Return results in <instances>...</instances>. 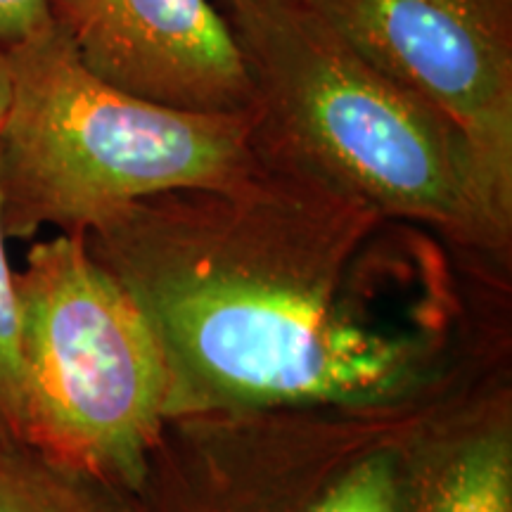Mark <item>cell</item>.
I'll use <instances>...</instances> for the list:
<instances>
[{"mask_svg":"<svg viewBox=\"0 0 512 512\" xmlns=\"http://www.w3.org/2000/svg\"><path fill=\"white\" fill-rule=\"evenodd\" d=\"M439 401V399H434ZM434 401L166 418L128 512H399L401 451Z\"/></svg>","mask_w":512,"mask_h":512,"instance_id":"obj_5","label":"cell"},{"mask_svg":"<svg viewBox=\"0 0 512 512\" xmlns=\"http://www.w3.org/2000/svg\"><path fill=\"white\" fill-rule=\"evenodd\" d=\"M399 512H512L510 361L413 422L401 451Z\"/></svg>","mask_w":512,"mask_h":512,"instance_id":"obj_8","label":"cell"},{"mask_svg":"<svg viewBox=\"0 0 512 512\" xmlns=\"http://www.w3.org/2000/svg\"><path fill=\"white\" fill-rule=\"evenodd\" d=\"M356 53L460 128L512 209V0H304Z\"/></svg>","mask_w":512,"mask_h":512,"instance_id":"obj_6","label":"cell"},{"mask_svg":"<svg viewBox=\"0 0 512 512\" xmlns=\"http://www.w3.org/2000/svg\"><path fill=\"white\" fill-rule=\"evenodd\" d=\"M50 15L121 91L188 112H254L245 53L216 0H50Z\"/></svg>","mask_w":512,"mask_h":512,"instance_id":"obj_7","label":"cell"},{"mask_svg":"<svg viewBox=\"0 0 512 512\" xmlns=\"http://www.w3.org/2000/svg\"><path fill=\"white\" fill-rule=\"evenodd\" d=\"M0 512H128L126 498L27 444L0 441Z\"/></svg>","mask_w":512,"mask_h":512,"instance_id":"obj_9","label":"cell"},{"mask_svg":"<svg viewBox=\"0 0 512 512\" xmlns=\"http://www.w3.org/2000/svg\"><path fill=\"white\" fill-rule=\"evenodd\" d=\"M15 292L24 444L128 494L166 420L157 335L83 235L36 240Z\"/></svg>","mask_w":512,"mask_h":512,"instance_id":"obj_4","label":"cell"},{"mask_svg":"<svg viewBox=\"0 0 512 512\" xmlns=\"http://www.w3.org/2000/svg\"><path fill=\"white\" fill-rule=\"evenodd\" d=\"M83 242L159 339L166 418L418 406L510 361V266L275 157Z\"/></svg>","mask_w":512,"mask_h":512,"instance_id":"obj_1","label":"cell"},{"mask_svg":"<svg viewBox=\"0 0 512 512\" xmlns=\"http://www.w3.org/2000/svg\"><path fill=\"white\" fill-rule=\"evenodd\" d=\"M12 100L0 126L5 238L83 235L143 197L228 185L264 164L254 112L204 114L102 81L55 24L8 50Z\"/></svg>","mask_w":512,"mask_h":512,"instance_id":"obj_3","label":"cell"},{"mask_svg":"<svg viewBox=\"0 0 512 512\" xmlns=\"http://www.w3.org/2000/svg\"><path fill=\"white\" fill-rule=\"evenodd\" d=\"M0 221V441L24 444V375L19 356V306L15 268L8 261Z\"/></svg>","mask_w":512,"mask_h":512,"instance_id":"obj_10","label":"cell"},{"mask_svg":"<svg viewBox=\"0 0 512 512\" xmlns=\"http://www.w3.org/2000/svg\"><path fill=\"white\" fill-rule=\"evenodd\" d=\"M50 24V0H0V50L27 43Z\"/></svg>","mask_w":512,"mask_h":512,"instance_id":"obj_11","label":"cell"},{"mask_svg":"<svg viewBox=\"0 0 512 512\" xmlns=\"http://www.w3.org/2000/svg\"><path fill=\"white\" fill-rule=\"evenodd\" d=\"M12 100V64L8 50H0V126L10 110Z\"/></svg>","mask_w":512,"mask_h":512,"instance_id":"obj_12","label":"cell"},{"mask_svg":"<svg viewBox=\"0 0 512 512\" xmlns=\"http://www.w3.org/2000/svg\"><path fill=\"white\" fill-rule=\"evenodd\" d=\"M230 24L266 157L510 266L512 209L451 119L356 53L304 0H252Z\"/></svg>","mask_w":512,"mask_h":512,"instance_id":"obj_2","label":"cell"},{"mask_svg":"<svg viewBox=\"0 0 512 512\" xmlns=\"http://www.w3.org/2000/svg\"><path fill=\"white\" fill-rule=\"evenodd\" d=\"M216 3H219V8L226 12V17L230 19L233 15H238L240 10H245L252 0H216Z\"/></svg>","mask_w":512,"mask_h":512,"instance_id":"obj_13","label":"cell"}]
</instances>
